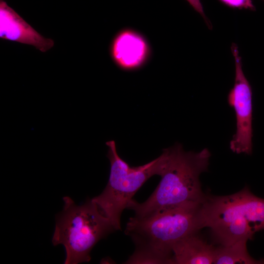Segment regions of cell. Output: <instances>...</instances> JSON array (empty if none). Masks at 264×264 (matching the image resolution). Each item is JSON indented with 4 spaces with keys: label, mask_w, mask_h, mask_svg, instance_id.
<instances>
[{
    "label": "cell",
    "mask_w": 264,
    "mask_h": 264,
    "mask_svg": "<svg viewBox=\"0 0 264 264\" xmlns=\"http://www.w3.org/2000/svg\"><path fill=\"white\" fill-rule=\"evenodd\" d=\"M211 154L207 148L186 152L180 143L164 149L159 158L161 180L150 197L138 203L132 199L127 209L142 217L160 209L188 203H201L206 194L201 190L200 174L207 171Z\"/></svg>",
    "instance_id": "6da1fadb"
},
{
    "label": "cell",
    "mask_w": 264,
    "mask_h": 264,
    "mask_svg": "<svg viewBox=\"0 0 264 264\" xmlns=\"http://www.w3.org/2000/svg\"><path fill=\"white\" fill-rule=\"evenodd\" d=\"M201 203L174 205L142 217L134 216L127 222L125 233L135 243V251L162 264H172L174 245L201 229L199 215Z\"/></svg>",
    "instance_id": "7a4b0ae2"
},
{
    "label": "cell",
    "mask_w": 264,
    "mask_h": 264,
    "mask_svg": "<svg viewBox=\"0 0 264 264\" xmlns=\"http://www.w3.org/2000/svg\"><path fill=\"white\" fill-rule=\"evenodd\" d=\"M199 221L201 229L209 228L218 245L247 242L264 230V199L247 186L230 195H206L200 206Z\"/></svg>",
    "instance_id": "3957f363"
},
{
    "label": "cell",
    "mask_w": 264,
    "mask_h": 264,
    "mask_svg": "<svg viewBox=\"0 0 264 264\" xmlns=\"http://www.w3.org/2000/svg\"><path fill=\"white\" fill-rule=\"evenodd\" d=\"M63 199V210L56 216L52 244L64 246L65 264L88 262L95 245L115 229L92 199L81 205L68 196Z\"/></svg>",
    "instance_id": "277c9868"
},
{
    "label": "cell",
    "mask_w": 264,
    "mask_h": 264,
    "mask_svg": "<svg viewBox=\"0 0 264 264\" xmlns=\"http://www.w3.org/2000/svg\"><path fill=\"white\" fill-rule=\"evenodd\" d=\"M106 145L110 165V177L103 191L92 200L118 230L121 229V214L134 194L148 179L158 175L159 159L158 157L145 164L131 166L118 154L114 140L106 142Z\"/></svg>",
    "instance_id": "5b68a950"
},
{
    "label": "cell",
    "mask_w": 264,
    "mask_h": 264,
    "mask_svg": "<svg viewBox=\"0 0 264 264\" xmlns=\"http://www.w3.org/2000/svg\"><path fill=\"white\" fill-rule=\"evenodd\" d=\"M231 50L235 66L233 88L228 95V102L234 109L236 118V131L230 142L231 150L236 154H251L252 152V92L243 69L237 44L232 43Z\"/></svg>",
    "instance_id": "8992f818"
},
{
    "label": "cell",
    "mask_w": 264,
    "mask_h": 264,
    "mask_svg": "<svg viewBox=\"0 0 264 264\" xmlns=\"http://www.w3.org/2000/svg\"><path fill=\"white\" fill-rule=\"evenodd\" d=\"M110 57L120 69L132 71L142 67L150 54V46L146 39L132 29H125L117 33L110 47Z\"/></svg>",
    "instance_id": "52a82bcc"
},
{
    "label": "cell",
    "mask_w": 264,
    "mask_h": 264,
    "mask_svg": "<svg viewBox=\"0 0 264 264\" xmlns=\"http://www.w3.org/2000/svg\"><path fill=\"white\" fill-rule=\"evenodd\" d=\"M0 38L32 45L42 52L49 50L54 44L53 40L42 36L4 0L0 2Z\"/></svg>",
    "instance_id": "ba28073f"
},
{
    "label": "cell",
    "mask_w": 264,
    "mask_h": 264,
    "mask_svg": "<svg viewBox=\"0 0 264 264\" xmlns=\"http://www.w3.org/2000/svg\"><path fill=\"white\" fill-rule=\"evenodd\" d=\"M198 232L186 236L174 245L172 264H214L216 246L208 243Z\"/></svg>",
    "instance_id": "9c48e42d"
},
{
    "label": "cell",
    "mask_w": 264,
    "mask_h": 264,
    "mask_svg": "<svg viewBox=\"0 0 264 264\" xmlns=\"http://www.w3.org/2000/svg\"><path fill=\"white\" fill-rule=\"evenodd\" d=\"M247 241H240L228 245L216 246L215 264H264L263 260H256L248 253Z\"/></svg>",
    "instance_id": "30bf717a"
},
{
    "label": "cell",
    "mask_w": 264,
    "mask_h": 264,
    "mask_svg": "<svg viewBox=\"0 0 264 264\" xmlns=\"http://www.w3.org/2000/svg\"><path fill=\"white\" fill-rule=\"evenodd\" d=\"M231 7L255 10V8L252 0H220Z\"/></svg>",
    "instance_id": "8fae6325"
},
{
    "label": "cell",
    "mask_w": 264,
    "mask_h": 264,
    "mask_svg": "<svg viewBox=\"0 0 264 264\" xmlns=\"http://www.w3.org/2000/svg\"><path fill=\"white\" fill-rule=\"evenodd\" d=\"M193 8L203 17L209 27H211V24L206 18L200 0H186Z\"/></svg>",
    "instance_id": "7c38bea8"
},
{
    "label": "cell",
    "mask_w": 264,
    "mask_h": 264,
    "mask_svg": "<svg viewBox=\"0 0 264 264\" xmlns=\"http://www.w3.org/2000/svg\"></svg>",
    "instance_id": "4fadbf2b"
}]
</instances>
